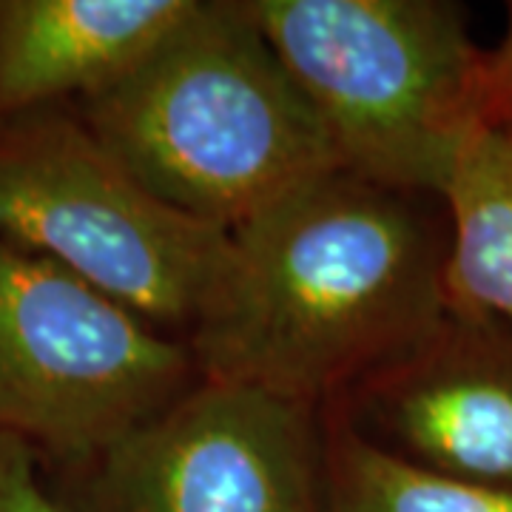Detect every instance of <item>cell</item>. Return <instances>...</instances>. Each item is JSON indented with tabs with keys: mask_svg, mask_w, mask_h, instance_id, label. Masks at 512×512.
<instances>
[{
	"mask_svg": "<svg viewBox=\"0 0 512 512\" xmlns=\"http://www.w3.org/2000/svg\"><path fill=\"white\" fill-rule=\"evenodd\" d=\"M439 197L348 171L228 231L185 345L200 379L339 404L447 322Z\"/></svg>",
	"mask_w": 512,
	"mask_h": 512,
	"instance_id": "6da1fadb",
	"label": "cell"
},
{
	"mask_svg": "<svg viewBox=\"0 0 512 512\" xmlns=\"http://www.w3.org/2000/svg\"><path fill=\"white\" fill-rule=\"evenodd\" d=\"M74 109L151 194L228 231L342 171L239 0H197L120 83Z\"/></svg>",
	"mask_w": 512,
	"mask_h": 512,
	"instance_id": "7a4b0ae2",
	"label": "cell"
},
{
	"mask_svg": "<svg viewBox=\"0 0 512 512\" xmlns=\"http://www.w3.org/2000/svg\"><path fill=\"white\" fill-rule=\"evenodd\" d=\"M328 131L342 171L439 197L490 123V57L447 0H242Z\"/></svg>",
	"mask_w": 512,
	"mask_h": 512,
	"instance_id": "3957f363",
	"label": "cell"
},
{
	"mask_svg": "<svg viewBox=\"0 0 512 512\" xmlns=\"http://www.w3.org/2000/svg\"><path fill=\"white\" fill-rule=\"evenodd\" d=\"M0 237L165 333L194 325L228 248V228L151 194L74 106L0 120Z\"/></svg>",
	"mask_w": 512,
	"mask_h": 512,
	"instance_id": "277c9868",
	"label": "cell"
},
{
	"mask_svg": "<svg viewBox=\"0 0 512 512\" xmlns=\"http://www.w3.org/2000/svg\"><path fill=\"white\" fill-rule=\"evenodd\" d=\"M200 379L180 336L0 237V433L49 476L106 453Z\"/></svg>",
	"mask_w": 512,
	"mask_h": 512,
	"instance_id": "5b68a950",
	"label": "cell"
},
{
	"mask_svg": "<svg viewBox=\"0 0 512 512\" xmlns=\"http://www.w3.org/2000/svg\"><path fill=\"white\" fill-rule=\"evenodd\" d=\"M319 407L197 379L106 453L49 476L66 512H328Z\"/></svg>",
	"mask_w": 512,
	"mask_h": 512,
	"instance_id": "8992f818",
	"label": "cell"
},
{
	"mask_svg": "<svg viewBox=\"0 0 512 512\" xmlns=\"http://www.w3.org/2000/svg\"><path fill=\"white\" fill-rule=\"evenodd\" d=\"M336 413L419 467L512 490V336L447 316L402 365L362 384Z\"/></svg>",
	"mask_w": 512,
	"mask_h": 512,
	"instance_id": "52a82bcc",
	"label": "cell"
},
{
	"mask_svg": "<svg viewBox=\"0 0 512 512\" xmlns=\"http://www.w3.org/2000/svg\"><path fill=\"white\" fill-rule=\"evenodd\" d=\"M197 0H0V120L120 83Z\"/></svg>",
	"mask_w": 512,
	"mask_h": 512,
	"instance_id": "ba28073f",
	"label": "cell"
},
{
	"mask_svg": "<svg viewBox=\"0 0 512 512\" xmlns=\"http://www.w3.org/2000/svg\"><path fill=\"white\" fill-rule=\"evenodd\" d=\"M447 217L444 299L461 322L512 336V131L487 123L439 194Z\"/></svg>",
	"mask_w": 512,
	"mask_h": 512,
	"instance_id": "9c48e42d",
	"label": "cell"
},
{
	"mask_svg": "<svg viewBox=\"0 0 512 512\" xmlns=\"http://www.w3.org/2000/svg\"><path fill=\"white\" fill-rule=\"evenodd\" d=\"M328 512H512V490L481 487L419 467L359 436L348 421H325Z\"/></svg>",
	"mask_w": 512,
	"mask_h": 512,
	"instance_id": "30bf717a",
	"label": "cell"
},
{
	"mask_svg": "<svg viewBox=\"0 0 512 512\" xmlns=\"http://www.w3.org/2000/svg\"><path fill=\"white\" fill-rule=\"evenodd\" d=\"M0 512H66L26 441L0 433Z\"/></svg>",
	"mask_w": 512,
	"mask_h": 512,
	"instance_id": "8fae6325",
	"label": "cell"
},
{
	"mask_svg": "<svg viewBox=\"0 0 512 512\" xmlns=\"http://www.w3.org/2000/svg\"><path fill=\"white\" fill-rule=\"evenodd\" d=\"M490 57V123L512 131V3L507 6V29Z\"/></svg>",
	"mask_w": 512,
	"mask_h": 512,
	"instance_id": "7c38bea8",
	"label": "cell"
}]
</instances>
